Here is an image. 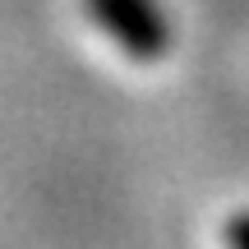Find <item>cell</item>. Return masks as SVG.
<instances>
[{
  "instance_id": "6da1fadb",
  "label": "cell",
  "mask_w": 249,
  "mask_h": 249,
  "mask_svg": "<svg viewBox=\"0 0 249 249\" xmlns=\"http://www.w3.org/2000/svg\"><path fill=\"white\" fill-rule=\"evenodd\" d=\"M240 240H249V222H245V226H240ZM240 249H249V245H240Z\"/></svg>"
}]
</instances>
